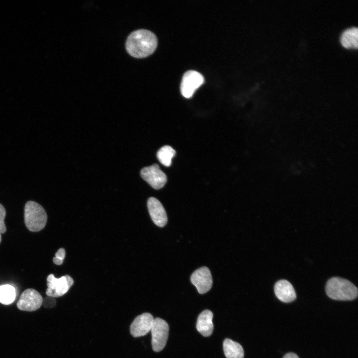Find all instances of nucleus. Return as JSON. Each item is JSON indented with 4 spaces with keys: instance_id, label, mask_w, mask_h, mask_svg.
<instances>
[{
    "instance_id": "423d86ee",
    "label": "nucleus",
    "mask_w": 358,
    "mask_h": 358,
    "mask_svg": "<svg viewBox=\"0 0 358 358\" xmlns=\"http://www.w3.org/2000/svg\"><path fill=\"white\" fill-rule=\"evenodd\" d=\"M204 78L199 72L189 70L183 75L180 84V92L183 96L190 98L195 90L204 83Z\"/></svg>"
},
{
    "instance_id": "1a4fd4ad",
    "label": "nucleus",
    "mask_w": 358,
    "mask_h": 358,
    "mask_svg": "<svg viewBox=\"0 0 358 358\" xmlns=\"http://www.w3.org/2000/svg\"><path fill=\"white\" fill-rule=\"evenodd\" d=\"M190 281L200 294L208 291L212 285L211 272L206 267H202L195 270L190 277Z\"/></svg>"
},
{
    "instance_id": "f8f14e48",
    "label": "nucleus",
    "mask_w": 358,
    "mask_h": 358,
    "mask_svg": "<svg viewBox=\"0 0 358 358\" xmlns=\"http://www.w3.org/2000/svg\"><path fill=\"white\" fill-rule=\"evenodd\" d=\"M274 291L277 298L283 302H291L296 297L293 286L285 279L277 281L274 286Z\"/></svg>"
},
{
    "instance_id": "9b49d317",
    "label": "nucleus",
    "mask_w": 358,
    "mask_h": 358,
    "mask_svg": "<svg viewBox=\"0 0 358 358\" xmlns=\"http://www.w3.org/2000/svg\"><path fill=\"white\" fill-rule=\"evenodd\" d=\"M147 206L153 222L159 227H164L168 219L166 211L161 203L157 198L151 197L148 200Z\"/></svg>"
},
{
    "instance_id": "f257e3e1",
    "label": "nucleus",
    "mask_w": 358,
    "mask_h": 358,
    "mask_svg": "<svg viewBox=\"0 0 358 358\" xmlns=\"http://www.w3.org/2000/svg\"><path fill=\"white\" fill-rule=\"evenodd\" d=\"M157 44V38L153 32L146 29H138L128 37L126 48L131 56L143 58L153 53Z\"/></svg>"
},
{
    "instance_id": "4468645a",
    "label": "nucleus",
    "mask_w": 358,
    "mask_h": 358,
    "mask_svg": "<svg viewBox=\"0 0 358 358\" xmlns=\"http://www.w3.org/2000/svg\"><path fill=\"white\" fill-rule=\"evenodd\" d=\"M223 351L227 358H243L244 353L241 345L230 339L223 342Z\"/></svg>"
},
{
    "instance_id": "20e7f679",
    "label": "nucleus",
    "mask_w": 358,
    "mask_h": 358,
    "mask_svg": "<svg viewBox=\"0 0 358 358\" xmlns=\"http://www.w3.org/2000/svg\"><path fill=\"white\" fill-rule=\"evenodd\" d=\"M152 346L155 352L161 351L165 347L168 338L169 327L168 323L160 318H154L151 330Z\"/></svg>"
},
{
    "instance_id": "f3484780",
    "label": "nucleus",
    "mask_w": 358,
    "mask_h": 358,
    "mask_svg": "<svg viewBox=\"0 0 358 358\" xmlns=\"http://www.w3.org/2000/svg\"><path fill=\"white\" fill-rule=\"evenodd\" d=\"M176 154V151L171 146H163L157 152V157L159 162L166 167L172 164V159Z\"/></svg>"
},
{
    "instance_id": "ddd939ff",
    "label": "nucleus",
    "mask_w": 358,
    "mask_h": 358,
    "mask_svg": "<svg viewBox=\"0 0 358 358\" xmlns=\"http://www.w3.org/2000/svg\"><path fill=\"white\" fill-rule=\"evenodd\" d=\"M213 316L211 311L205 310L198 316L196 327L197 331L204 337H208L213 332Z\"/></svg>"
},
{
    "instance_id": "9d476101",
    "label": "nucleus",
    "mask_w": 358,
    "mask_h": 358,
    "mask_svg": "<svg viewBox=\"0 0 358 358\" xmlns=\"http://www.w3.org/2000/svg\"><path fill=\"white\" fill-rule=\"evenodd\" d=\"M154 319L152 315L149 313H144L136 317L130 325L131 335L137 338L147 334L151 330Z\"/></svg>"
},
{
    "instance_id": "dca6fc26",
    "label": "nucleus",
    "mask_w": 358,
    "mask_h": 358,
    "mask_svg": "<svg viewBox=\"0 0 358 358\" xmlns=\"http://www.w3.org/2000/svg\"><path fill=\"white\" fill-rule=\"evenodd\" d=\"M16 297L15 288L9 284L0 286V302L4 305L12 303Z\"/></svg>"
},
{
    "instance_id": "6ab92c4d",
    "label": "nucleus",
    "mask_w": 358,
    "mask_h": 358,
    "mask_svg": "<svg viewBox=\"0 0 358 358\" xmlns=\"http://www.w3.org/2000/svg\"><path fill=\"white\" fill-rule=\"evenodd\" d=\"M65 250L63 248L59 249L55 254V257L53 258V262L57 265H61L65 257Z\"/></svg>"
},
{
    "instance_id": "39448f33",
    "label": "nucleus",
    "mask_w": 358,
    "mask_h": 358,
    "mask_svg": "<svg viewBox=\"0 0 358 358\" xmlns=\"http://www.w3.org/2000/svg\"><path fill=\"white\" fill-rule=\"evenodd\" d=\"M47 281L48 288L46 294L54 298L64 295L74 283L73 279L69 275L56 278L53 274H50L48 276Z\"/></svg>"
},
{
    "instance_id": "6e6552de",
    "label": "nucleus",
    "mask_w": 358,
    "mask_h": 358,
    "mask_svg": "<svg viewBox=\"0 0 358 358\" xmlns=\"http://www.w3.org/2000/svg\"><path fill=\"white\" fill-rule=\"evenodd\" d=\"M43 298L36 290L28 288L21 294L17 303V308L22 311H34L42 305Z\"/></svg>"
},
{
    "instance_id": "7ed1b4c3",
    "label": "nucleus",
    "mask_w": 358,
    "mask_h": 358,
    "mask_svg": "<svg viewBox=\"0 0 358 358\" xmlns=\"http://www.w3.org/2000/svg\"><path fill=\"white\" fill-rule=\"evenodd\" d=\"M47 215L43 207L34 201H27L24 207V222L27 228L31 232L43 229L47 223Z\"/></svg>"
},
{
    "instance_id": "4be33fe9",
    "label": "nucleus",
    "mask_w": 358,
    "mask_h": 358,
    "mask_svg": "<svg viewBox=\"0 0 358 358\" xmlns=\"http://www.w3.org/2000/svg\"><path fill=\"white\" fill-rule=\"evenodd\" d=\"M0 234H1L0 233V243L1 240V235H0Z\"/></svg>"
},
{
    "instance_id": "f03ea898",
    "label": "nucleus",
    "mask_w": 358,
    "mask_h": 358,
    "mask_svg": "<svg viewBox=\"0 0 358 358\" xmlns=\"http://www.w3.org/2000/svg\"><path fill=\"white\" fill-rule=\"evenodd\" d=\"M329 297L336 300H352L358 296L357 287L349 280L339 277L330 278L326 285Z\"/></svg>"
},
{
    "instance_id": "2eb2a0df",
    "label": "nucleus",
    "mask_w": 358,
    "mask_h": 358,
    "mask_svg": "<svg viewBox=\"0 0 358 358\" xmlns=\"http://www.w3.org/2000/svg\"><path fill=\"white\" fill-rule=\"evenodd\" d=\"M341 43L347 48H357L358 41V29L353 27L345 30L341 36Z\"/></svg>"
},
{
    "instance_id": "412c9836",
    "label": "nucleus",
    "mask_w": 358,
    "mask_h": 358,
    "mask_svg": "<svg viewBox=\"0 0 358 358\" xmlns=\"http://www.w3.org/2000/svg\"><path fill=\"white\" fill-rule=\"evenodd\" d=\"M283 358H299V357L294 353H289L285 355Z\"/></svg>"
},
{
    "instance_id": "aec40b11",
    "label": "nucleus",
    "mask_w": 358,
    "mask_h": 358,
    "mask_svg": "<svg viewBox=\"0 0 358 358\" xmlns=\"http://www.w3.org/2000/svg\"><path fill=\"white\" fill-rule=\"evenodd\" d=\"M42 304L45 307H53L56 305V300L54 297L47 296L43 300Z\"/></svg>"
},
{
    "instance_id": "0eeeda50",
    "label": "nucleus",
    "mask_w": 358,
    "mask_h": 358,
    "mask_svg": "<svg viewBox=\"0 0 358 358\" xmlns=\"http://www.w3.org/2000/svg\"><path fill=\"white\" fill-rule=\"evenodd\" d=\"M140 175L143 179L156 189L163 187L167 181L166 175L156 164L143 168Z\"/></svg>"
},
{
    "instance_id": "a211bd4d",
    "label": "nucleus",
    "mask_w": 358,
    "mask_h": 358,
    "mask_svg": "<svg viewBox=\"0 0 358 358\" xmlns=\"http://www.w3.org/2000/svg\"><path fill=\"white\" fill-rule=\"evenodd\" d=\"M6 211L3 205L0 203V233L2 234L6 232V228L4 223V218Z\"/></svg>"
}]
</instances>
